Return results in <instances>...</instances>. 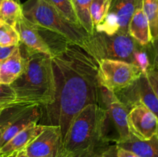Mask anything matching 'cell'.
Segmentation results:
<instances>
[{
	"label": "cell",
	"instance_id": "11",
	"mask_svg": "<svg viewBox=\"0 0 158 157\" xmlns=\"http://www.w3.org/2000/svg\"><path fill=\"white\" fill-rule=\"evenodd\" d=\"M127 123L131 135L140 140L149 139L158 133V118L143 105H136L130 109Z\"/></svg>",
	"mask_w": 158,
	"mask_h": 157
},
{
	"label": "cell",
	"instance_id": "15",
	"mask_svg": "<svg viewBox=\"0 0 158 157\" xmlns=\"http://www.w3.org/2000/svg\"><path fill=\"white\" fill-rule=\"evenodd\" d=\"M45 125L33 124L17 133L7 143L0 148V155L10 156L15 152L26 149L44 129Z\"/></svg>",
	"mask_w": 158,
	"mask_h": 157
},
{
	"label": "cell",
	"instance_id": "29",
	"mask_svg": "<svg viewBox=\"0 0 158 157\" xmlns=\"http://www.w3.org/2000/svg\"><path fill=\"white\" fill-rule=\"evenodd\" d=\"M17 46H0V63L8 58L15 51Z\"/></svg>",
	"mask_w": 158,
	"mask_h": 157
},
{
	"label": "cell",
	"instance_id": "23",
	"mask_svg": "<svg viewBox=\"0 0 158 157\" xmlns=\"http://www.w3.org/2000/svg\"><path fill=\"white\" fill-rule=\"evenodd\" d=\"M19 43V35L15 27L0 22V46H16Z\"/></svg>",
	"mask_w": 158,
	"mask_h": 157
},
{
	"label": "cell",
	"instance_id": "8",
	"mask_svg": "<svg viewBox=\"0 0 158 157\" xmlns=\"http://www.w3.org/2000/svg\"><path fill=\"white\" fill-rule=\"evenodd\" d=\"M115 94L129 110L136 105H143L158 118V99L146 74H142L131 86Z\"/></svg>",
	"mask_w": 158,
	"mask_h": 157
},
{
	"label": "cell",
	"instance_id": "5",
	"mask_svg": "<svg viewBox=\"0 0 158 157\" xmlns=\"http://www.w3.org/2000/svg\"><path fill=\"white\" fill-rule=\"evenodd\" d=\"M140 46L129 34L109 35L94 30L84 51L97 63L101 59H112L134 64V52Z\"/></svg>",
	"mask_w": 158,
	"mask_h": 157
},
{
	"label": "cell",
	"instance_id": "31",
	"mask_svg": "<svg viewBox=\"0 0 158 157\" xmlns=\"http://www.w3.org/2000/svg\"><path fill=\"white\" fill-rule=\"evenodd\" d=\"M9 157H29V156H28L27 154H26L25 149H23V150L19 151V152H15V153H13L12 155H11Z\"/></svg>",
	"mask_w": 158,
	"mask_h": 157
},
{
	"label": "cell",
	"instance_id": "20",
	"mask_svg": "<svg viewBox=\"0 0 158 157\" xmlns=\"http://www.w3.org/2000/svg\"><path fill=\"white\" fill-rule=\"evenodd\" d=\"M143 10L149 23L152 42L158 35V0H143Z\"/></svg>",
	"mask_w": 158,
	"mask_h": 157
},
{
	"label": "cell",
	"instance_id": "33",
	"mask_svg": "<svg viewBox=\"0 0 158 157\" xmlns=\"http://www.w3.org/2000/svg\"><path fill=\"white\" fill-rule=\"evenodd\" d=\"M2 2H3V0H0V9H1V6H2Z\"/></svg>",
	"mask_w": 158,
	"mask_h": 157
},
{
	"label": "cell",
	"instance_id": "2",
	"mask_svg": "<svg viewBox=\"0 0 158 157\" xmlns=\"http://www.w3.org/2000/svg\"><path fill=\"white\" fill-rule=\"evenodd\" d=\"M109 141L107 112L98 104L88 105L73 119L65 135V157H94Z\"/></svg>",
	"mask_w": 158,
	"mask_h": 157
},
{
	"label": "cell",
	"instance_id": "21",
	"mask_svg": "<svg viewBox=\"0 0 158 157\" xmlns=\"http://www.w3.org/2000/svg\"><path fill=\"white\" fill-rule=\"evenodd\" d=\"M46 1L49 2L52 7L55 8L68 21L76 26L82 27L76 14L73 0H46Z\"/></svg>",
	"mask_w": 158,
	"mask_h": 157
},
{
	"label": "cell",
	"instance_id": "26",
	"mask_svg": "<svg viewBox=\"0 0 158 157\" xmlns=\"http://www.w3.org/2000/svg\"><path fill=\"white\" fill-rule=\"evenodd\" d=\"M149 83L152 87L153 90L155 92L158 99V69L157 68H153L148 69L146 73Z\"/></svg>",
	"mask_w": 158,
	"mask_h": 157
},
{
	"label": "cell",
	"instance_id": "13",
	"mask_svg": "<svg viewBox=\"0 0 158 157\" xmlns=\"http://www.w3.org/2000/svg\"><path fill=\"white\" fill-rule=\"evenodd\" d=\"M15 29L19 35L20 42L25 46L32 50L52 56V46L42 34L41 28L23 15L15 25Z\"/></svg>",
	"mask_w": 158,
	"mask_h": 157
},
{
	"label": "cell",
	"instance_id": "32",
	"mask_svg": "<svg viewBox=\"0 0 158 157\" xmlns=\"http://www.w3.org/2000/svg\"><path fill=\"white\" fill-rule=\"evenodd\" d=\"M2 131L1 128H0V141H1V138H2Z\"/></svg>",
	"mask_w": 158,
	"mask_h": 157
},
{
	"label": "cell",
	"instance_id": "36",
	"mask_svg": "<svg viewBox=\"0 0 158 157\" xmlns=\"http://www.w3.org/2000/svg\"><path fill=\"white\" fill-rule=\"evenodd\" d=\"M0 65H1V63H0Z\"/></svg>",
	"mask_w": 158,
	"mask_h": 157
},
{
	"label": "cell",
	"instance_id": "9",
	"mask_svg": "<svg viewBox=\"0 0 158 157\" xmlns=\"http://www.w3.org/2000/svg\"><path fill=\"white\" fill-rule=\"evenodd\" d=\"M137 0H111L106 18L94 29L109 35L129 34L128 26L133 16Z\"/></svg>",
	"mask_w": 158,
	"mask_h": 157
},
{
	"label": "cell",
	"instance_id": "3",
	"mask_svg": "<svg viewBox=\"0 0 158 157\" xmlns=\"http://www.w3.org/2000/svg\"><path fill=\"white\" fill-rule=\"evenodd\" d=\"M19 46L26 58V69L10 85L15 92L18 105L41 107L50 105L56 92L52 56L32 50L21 42Z\"/></svg>",
	"mask_w": 158,
	"mask_h": 157
},
{
	"label": "cell",
	"instance_id": "6",
	"mask_svg": "<svg viewBox=\"0 0 158 157\" xmlns=\"http://www.w3.org/2000/svg\"><path fill=\"white\" fill-rule=\"evenodd\" d=\"M97 64L99 84L114 93L131 86L143 74L138 66L125 61L101 59Z\"/></svg>",
	"mask_w": 158,
	"mask_h": 157
},
{
	"label": "cell",
	"instance_id": "10",
	"mask_svg": "<svg viewBox=\"0 0 158 157\" xmlns=\"http://www.w3.org/2000/svg\"><path fill=\"white\" fill-rule=\"evenodd\" d=\"M25 151L29 157H65L60 128L45 125L44 129Z\"/></svg>",
	"mask_w": 158,
	"mask_h": 157
},
{
	"label": "cell",
	"instance_id": "34",
	"mask_svg": "<svg viewBox=\"0 0 158 157\" xmlns=\"http://www.w3.org/2000/svg\"><path fill=\"white\" fill-rule=\"evenodd\" d=\"M0 157H4V156H2V155H0Z\"/></svg>",
	"mask_w": 158,
	"mask_h": 157
},
{
	"label": "cell",
	"instance_id": "22",
	"mask_svg": "<svg viewBox=\"0 0 158 157\" xmlns=\"http://www.w3.org/2000/svg\"><path fill=\"white\" fill-rule=\"evenodd\" d=\"M111 0H92L90 15L94 29L106 18L110 6Z\"/></svg>",
	"mask_w": 158,
	"mask_h": 157
},
{
	"label": "cell",
	"instance_id": "38",
	"mask_svg": "<svg viewBox=\"0 0 158 157\" xmlns=\"http://www.w3.org/2000/svg\"></svg>",
	"mask_w": 158,
	"mask_h": 157
},
{
	"label": "cell",
	"instance_id": "27",
	"mask_svg": "<svg viewBox=\"0 0 158 157\" xmlns=\"http://www.w3.org/2000/svg\"><path fill=\"white\" fill-rule=\"evenodd\" d=\"M148 48L151 55V66L153 68L158 69V35L154 41L151 42Z\"/></svg>",
	"mask_w": 158,
	"mask_h": 157
},
{
	"label": "cell",
	"instance_id": "30",
	"mask_svg": "<svg viewBox=\"0 0 158 157\" xmlns=\"http://www.w3.org/2000/svg\"><path fill=\"white\" fill-rule=\"evenodd\" d=\"M117 156L118 157H140L131 151L117 147Z\"/></svg>",
	"mask_w": 158,
	"mask_h": 157
},
{
	"label": "cell",
	"instance_id": "1",
	"mask_svg": "<svg viewBox=\"0 0 158 157\" xmlns=\"http://www.w3.org/2000/svg\"><path fill=\"white\" fill-rule=\"evenodd\" d=\"M52 66L55 96L50 105L42 109L46 126H59L64 140L73 119L83 108L100 106L98 64L80 46L65 42L52 51Z\"/></svg>",
	"mask_w": 158,
	"mask_h": 157
},
{
	"label": "cell",
	"instance_id": "7",
	"mask_svg": "<svg viewBox=\"0 0 158 157\" xmlns=\"http://www.w3.org/2000/svg\"><path fill=\"white\" fill-rule=\"evenodd\" d=\"M6 111L8 115L3 120L0 119V128L2 131L0 148L26 127L37 124L43 115L41 106L15 105Z\"/></svg>",
	"mask_w": 158,
	"mask_h": 157
},
{
	"label": "cell",
	"instance_id": "18",
	"mask_svg": "<svg viewBox=\"0 0 158 157\" xmlns=\"http://www.w3.org/2000/svg\"><path fill=\"white\" fill-rule=\"evenodd\" d=\"M23 15V6L19 0H3L0 9V22L15 27Z\"/></svg>",
	"mask_w": 158,
	"mask_h": 157
},
{
	"label": "cell",
	"instance_id": "24",
	"mask_svg": "<svg viewBox=\"0 0 158 157\" xmlns=\"http://www.w3.org/2000/svg\"><path fill=\"white\" fill-rule=\"evenodd\" d=\"M18 104L16 95L12 86L0 83V112Z\"/></svg>",
	"mask_w": 158,
	"mask_h": 157
},
{
	"label": "cell",
	"instance_id": "16",
	"mask_svg": "<svg viewBox=\"0 0 158 157\" xmlns=\"http://www.w3.org/2000/svg\"><path fill=\"white\" fill-rule=\"evenodd\" d=\"M26 60L19 46L0 65V83L9 85L13 83L25 71Z\"/></svg>",
	"mask_w": 158,
	"mask_h": 157
},
{
	"label": "cell",
	"instance_id": "4",
	"mask_svg": "<svg viewBox=\"0 0 158 157\" xmlns=\"http://www.w3.org/2000/svg\"><path fill=\"white\" fill-rule=\"evenodd\" d=\"M22 6L23 15L31 22L85 50L89 42V34L83 27L68 21L46 0H27Z\"/></svg>",
	"mask_w": 158,
	"mask_h": 157
},
{
	"label": "cell",
	"instance_id": "19",
	"mask_svg": "<svg viewBox=\"0 0 158 157\" xmlns=\"http://www.w3.org/2000/svg\"><path fill=\"white\" fill-rule=\"evenodd\" d=\"M92 0H73L74 9L82 27L89 35L94 31L90 15V4Z\"/></svg>",
	"mask_w": 158,
	"mask_h": 157
},
{
	"label": "cell",
	"instance_id": "35",
	"mask_svg": "<svg viewBox=\"0 0 158 157\" xmlns=\"http://www.w3.org/2000/svg\"><path fill=\"white\" fill-rule=\"evenodd\" d=\"M1 114H2V112H0V115H1Z\"/></svg>",
	"mask_w": 158,
	"mask_h": 157
},
{
	"label": "cell",
	"instance_id": "37",
	"mask_svg": "<svg viewBox=\"0 0 158 157\" xmlns=\"http://www.w3.org/2000/svg\"><path fill=\"white\" fill-rule=\"evenodd\" d=\"M7 157H9V156H7Z\"/></svg>",
	"mask_w": 158,
	"mask_h": 157
},
{
	"label": "cell",
	"instance_id": "12",
	"mask_svg": "<svg viewBox=\"0 0 158 157\" xmlns=\"http://www.w3.org/2000/svg\"><path fill=\"white\" fill-rule=\"evenodd\" d=\"M100 100L104 104L103 108L118 133V139L116 142L129 139L131 135L127 123L129 109L119 100L115 93L103 87H100Z\"/></svg>",
	"mask_w": 158,
	"mask_h": 157
},
{
	"label": "cell",
	"instance_id": "14",
	"mask_svg": "<svg viewBox=\"0 0 158 157\" xmlns=\"http://www.w3.org/2000/svg\"><path fill=\"white\" fill-rule=\"evenodd\" d=\"M128 33L142 46L151 42L149 23L143 10V0H137V6L128 26Z\"/></svg>",
	"mask_w": 158,
	"mask_h": 157
},
{
	"label": "cell",
	"instance_id": "28",
	"mask_svg": "<svg viewBox=\"0 0 158 157\" xmlns=\"http://www.w3.org/2000/svg\"><path fill=\"white\" fill-rule=\"evenodd\" d=\"M94 157H118L117 156V145L108 146L104 149L94 155Z\"/></svg>",
	"mask_w": 158,
	"mask_h": 157
},
{
	"label": "cell",
	"instance_id": "17",
	"mask_svg": "<svg viewBox=\"0 0 158 157\" xmlns=\"http://www.w3.org/2000/svg\"><path fill=\"white\" fill-rule=\"evenodd\" d=\"M116 145L140 157H158V133L147 140H140L131 135L127 139L116 142Z\"/></svg>",
	"mask_w": 158,
	"mask_h": 157
},
{
	"label": "cell",
	"instance_id": "25",
	"mask_svg": "<svg viewBox=\"0 0 158 157\" xmlns=\"http://www.w3.org/2000/svg\"><path fill=\"white\" fill-rule=\"evenodd\" d=\"M148 46H140L134 55V64L140 68L143 74H146L148 69L152 67Z\"/></svg>",
	"mask_w": 158,
	"mask_h": 157
}]
</instances>
